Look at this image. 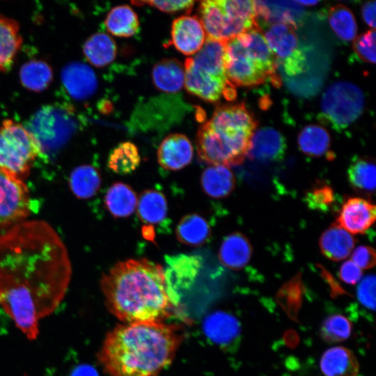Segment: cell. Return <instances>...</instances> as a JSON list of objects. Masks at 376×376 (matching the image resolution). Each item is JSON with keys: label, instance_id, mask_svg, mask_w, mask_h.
Instances as JSON below:
<instances>
[{"label": "cell", "instance_id": "cell-1", "mask_svg": "<svg viewBox=\"0 0 376 376\" xmlns=\"http://www.w3.org/2000/svg\"><path fill=\"white\" fill-rule=\"evenodd\" d=\"M72 275L68 250L40 220L22 221L0 235V307L33 340L39 320L63 299Z\"/></svg>", "mask_w": 376, "mask_h": 376}, {"label": "cell", "instance_id": "cell-2", "mask_svg": "<svg viewBox=\"0 0 376 376\" xmlns=\"http://www.w3.org/2000/svg\"><path fill=\"white\" fill-rule=\"evenodd\" d=\"M100 283L109 311L125 324L163 322L171 314L173 295L164 270L148 259L116 263Z\"/></svg>", "mask_w": 376, "mask_h": 376}, {"label": "cell", "instance_id": "cell-3", "mask_svg": "<svg viewBox=\"0 0 376 376\" xmlns=\"http://www.w3.org/2000/svg\"><path fill=\"white\" fill-rule=\"evenodd\" d=\"M182 337L173 325H118L106 336L97 359L110 376H158L173 360Z\"/></svg>", "mask_w": 376, "mask_h": 376}, {"label": "cell", "instance_id": "cell-4", "mask_svg": "<svg viewBox=\"0 0 376 376\" xmlns=\"http://www.w3.org/2000/svg\"><path fill=\"white\" fill-rule=\"evenodd\" d=\"M257 124L244 103L217 107L198 130L196 144L200 159L210 165L241 164Z\"/></svg>", "mask_w": 376, "mask_h": 376}, {"label": "cell", "instance_id": "cell-5", "mask_svg": "<svg viewBox=\"0 0 376 376\" xmlns=\"http://www.w3.org/2000/svg\"><path fill=\"white\" fill-rule=\"evenodd\" d=\"M43 152L40 143L24 126L11 119L0 125V171L23 180Z\"/></svg>", "mask_w": 376, "mask_h": 376}, {"label": "cell", "instance_id": "cell-6", "mask_svg": "<svg viewBox=\"0 0 376 376\" xmlns=\"http://www.w3.org/2000/svg\"><path fill=\"white\" fill-rule=\"evenodd\" d=\"M365 99L362 91L348 81L330 85L321 99L318 118L336 131L350 127L363 113Z\"/></svg>", "mask_w": 376, "mask_h": 376}, {"label": "cell", "instance_id": "cell-7", "mask_svg": "<svg viewBox=\"0 0 376 376\" xmlns=\"http://www.w3.org/2000/svg\"><path fill=\"white\" fill-rule=\"evenodd\" d=\"M72 110L63 105H48L33 116L27 128L37 139L42 150L63 144L75 130Z\"/></svg>", "mask_w": 376, "mask_h": 376}, {"label": "cell", "instance_id": "cell-8", "mask_svg": "<svg viewBox=\"0 0 376 376\" xmlns=\"http://www.w3.org/2000/svg\"><path fill=\"white\" fill-rule=\"evenodd\" d=\"M264 38L274 55L276 64L282 66L290 76L303 72L306 66L305 56L299 47L295 28L290 25L276 23L266 26Z\"/></svg>", "mask_w": 376, "mask_h": 376}, {"label": "cell", "instance_id": "cell-9", "mask_svg": "<svg viewBox=\"0 0 376 376\" xmlns=\"http://www.w3.org/2000/svg\"><path fill=\"white\" fill-rule=\"evenodd\" d=\"M31 211V196L23 180L0 171V229L24 221Z\"/></svg>", "mask_w": 376, "mask_h": 376}, {"label": "cell", "instance_id": "cell-10", "mask_svg": "<svg viewBox=\"0 0 376 376\" xmlns=\"http://www.w3.org/2000/svg\"><path fill=\"white\" fill-rule=\"evenodd\" d=\"M224 68L228 81L234 86H255L269 79L248 56L236 36L225 43Z\"/></svg>", "mask_w": 376, "mask_h": 376}, {"label": "cell", "instance_id": "cell-11", "mask_svg": "<svg viewBox=\"0 0 376 376\" xmlns=\"http://www.w3.org/2000/svg\"><path fill=\"white\" fill-rule=\"evenodd\" d=\"M184 68L185 86L189 93L210 102L218 101L221 96L227 100L236 98L235 86L228 79L219 78L201 68L192 62L191 57L185 60Z\"/></svg>", "mask_w": 376, "mask_h": 376}, {"label": "cell", "instance_id": "cell-12", "mask_svg": "<svg viewBox=\"0 0 376 376\" xmlns=\"http://www.w3.org/2000/svg\"><path fill=\"white\" fill-rule=\"evenodd\" d=\"M198 10V18L207 38L226 42L247 31L244 26L233 22L227 17L219 0L201 1Z\"/></svg>", "mask_w": 376, "mask_h": 376}, {"label": "cell", "instance_id": "cell-13", "mask_svg": "<svg viewBox=\"0 0 376 376\" xmlns=\"http://www.w3.org/2000/svg\"><path fill=\"white\" fill-rule=\"evenodd\" d=\"M375 206L361 197L347 198L343 203L337 224L349 233L363 234L374 224Z\"/></svg>", "mask_w": 376, "mask_h": 376}, {"label": "cell", "instance_id": "cell-14", "mask_svg": "<svg viewBox=\"0 0 376 376\" xmlns=\"http://www.w3.org/2000/svg\"><path fill=\"white\" fill-rule=\"evenodd\" d=\"M256 22L262 28L269 24L282 23L295 29L301 23L304 16L303 7L296 1H253Z\"/></svg>", "mask_w": 376, "mask_h": 376}, {"label": "cell", "instance_id": "cell-15", "mask_svg": "<svg viewBox=\"0 0 376 376\" xmlns=\"http://www.w3.org/2000/svg\"><path fill=\"white\" fill-rule=\"evenodd\" d=\"M206 34L195 15H182L174 19L171 26V43L185 55L197 53L203 47Z\"/></svg>", "mask_w": 376, "mask_h": 376}, {"label": "cell", "instance_id": "cell-16", "mask_svg": "<svg viewBox=\"0 0 376 376\" xmlns=\"http://www.w3.org/2000/svg\"><path fill=\"white\" fill-rule=\"evenodd\" d=\"M244 46L248 56L264 71L272 84H280L276 73V61L260 26H256L236 36Z\"/></svg>", "mask_w": 376, "mask_h": 376}, {"label": "cell", "instance_id": "cell-17", "mask_svg": "<svg viewBox=\"0 0 376 376\" xmlns=\"http://www.w3.org/2000/svg\"><path fill=\"white\" fill-rule=\"evenodd\" d=\"M284 136L277 130L265 127L253 133L247 156L260 162H274L281 159L286 150Z\"/></svg>", "mask_w": 376, "mask_h": 376}, {"label": "cell", "instance_id": "cell-18", "mask_svg": "<svg viewBox=\"0 0 376 376\" xmlns=\"http://www.w3.org/2000/svg\"><path fill=\"white\" fill-rule=\"evenodd\" d=\"M193 152L192 144L187 136L171 134L159 145L157 150L158 163L167 170H180L191 162Z\"/></svg>", "mask_w": 376, "mask_h": 376}, {"label": "cell", "instance_id": "cell-19", "mask_svg": "<svg viewBox=\"0 0 376 376\" xmlns=\"http://www.w3.org/2000/svg\"><path fill=\"white\" fill-rule=\"evenodd\" d=\"M61 79L68 93L76 100L89 98L97 88L94 71L83 63L73 62L65 66L61 73Z\"/></svg>", "mask_w": 376, "mask_h": 376}, {"label": "cell", "instance_id": "cell-20", "mask_svg": "<svg viewBox=\"0 0 376 376\" xmlns=\"http://www.w3.org/2000/svg\"><path fill=\"white\" fill-rule=\"evenodd\" d=\"M320 366L324 376H358L359 370L353 352L343 346L327 350L321 357Z\"/></svg>", "mask_w": 376, "mask_h": 376}, {"label": "cell", "instance_id": "cell-21", "mask_svg": "<svg viewBox=\"0 0 376 376\" xmlns=\"http://www.w3.org/2000/svg\"><path fill=\"white\" fill-rule=\"evenodd\" d=\"M251 244L246 235L235 232L227 235L222 241L219 258L226 267L240 269L245 267L252 256Z\"/></svg>", "mask_w": 376, "mask_h": 376}, {"label": "cell", "instance_id": "cell-22", "mask_svg": "<svg viewBox=\"0 0 376 376\" xmlns=\"http://www.w3.org/2000/svg\"><path fill=\"white\" fill-rule=\"evenodd\" d=\"M354 237L337 224H333L321 235L319 246L323 255L334 261L345 259L354 246Z\"/></svg>", "mask_w": 376, "mask_h": 376}, {"label": "cell", "instance_id": "cell-23", "mask_svg": "<svg viewBox=\"0 0 376 376\" xmlns=\"http://www.w3.org/2000/svg\"><path fill=\"white\" fill-rule=\"evenodd\" d=\"M22 44L18 22L0 13V71L11 67Z\"/></svg>", "mask_w": 376, "mask_h": 376}, {"label": "cell", "instance_id": "cell-24", "mask_svg": "<svg viewBox=\"0 0 376 376\" xmlns=\"http://www.w3.org/2000/svg\"><path fill=\"white\" fill-rule=\"evenodd\" d=\"M297 143L299 150L308 157L325 156L329 159L334 157L330 150L329 133L320 125L311 124L305 126L298 135Z\"/></svg>", "mask_w": 376, "mask_h": 376}, {"label": "cell", "instance_id": "cell-25", "mask_svg": "<svg viewBox=\"0 0 376 376\" xmlns=\"http://www.w3.org/2000/svg\"><path fill=\"white\" fill-rule=\"evenodd\" d=\"M201 185L207 195L214 198H221L228 196L233 191L235 178L227 166L212 165L202 172Z\"/></svg>", "mask_w": 376, "mask_h": 376}, {"label": "cell", "instance_id": "cell-26", "mask_svg": "<svg viewBox=\"0 0 376 376\" xmlns=\"http://www.w3.org/2000/svg\"><path fill=\"white\" fill-rule=\"evenodd\" d=\"M137 202V196L133 189L121 182L113 183L104 196L105 207L115 218H125L132 215Z\"/></svg>", "mask_w": 376, "mask_h": 376}, {"label": "cell", "instance_id": "cell-27", "mask_svg": "<svg viewBox=\"0 0 376 376\" xmlns=\"http://www.w3.org/2000/svg\"><path fill=\"white\" fill-rule=\"evenodd\" d=\"M154 85L160 91L173 93L185 85L184 65L175 58H165L157 63L152 69Z\"/></svg>", "mask_w": 376, "mask_h": 376}, {"label": "cell", "instance_id": "cell-28", "mask_svg": "<svg viewBox=\"0 0 376 376\" xmlns=\"http://www.w3.org/2000/svg\"><path fill=\"white\" fill-rule=\"evenodd\" d=\"M175 235L185 245L198 246L206 243L211 236V229L206 219L196 213L184 216L177 225Z\"/></svg>", "mask_w": 376, "mask_h": 376}, {"label": "cell", "instance_id": "cell-29", "mask_svg": "<svg viewBox=\"0 0 376 376\" xmlns=\"http://www.w3.org/2000/svg\"><path fill=\"white\" fill-rule=\"evenodd\" d=\"M204 328L208 337L221 345H227L235 341L240 333L237 319L223 312H217L208 317Z\"/></svg>", "mask_w": 376, "mask_h": 376}, {"label": "cell", "instance_id": "cell-30", "mask_svg": "<svg viewBox=\"0 0 376 376\" xmlns=\"http://www.w3.org/2000/svg\"><path fill=\"white\" fill-rule=\"evenodd\" d=\"M83 52L93 66L102 68L113 61L117 54L115 41L108 34L96 33L84 42Z\"/></svg>", "mask_w": 376, "mask_h": 376}, {"label": "cell", "instance_id": "cell-31", "mask_svg": "<svg viewBox=\"0 0 376 376\" xmlns=\"http://www.w3.org/2000/svg\"><path fill=\"white\" fill-rule=\"evenodd\" d=\"M166 260L167 285L173 281L182 285L189 284L196 276L201 263L199 257L185 254L167 256Z\"/></svg>", "mask_w": 376, "mask_h": 376}, {"label": "cell", "instance_id": "cell-32", "mask_svg": "<svg viewBox=\"0 0 376 376\" xmlns=\"http://www.w3.org/2000/svg\"><path fill=\"white\" fill-rule=\"evenodd\" d=\"M104 25L109 33L117 37H131L139 29L136 13L130 6L123 5L113 8L107 14Z\"/></svg>", "mask_w": 376, "mask_h": 376}, {"label": "cell", "instance_id": "cell-33", "mask_svg": "<svg viewBox=\"0 0 376 376\" xmlns=\"http://www.w3.org/2000/svg\"><path fill=\"white\" fill-rule=\"evenodd\" d=\"M137 214L139 219L147 224H158L166 217L168 205L165 196L155 189L144 190L137 202Z\"/></svg>", "mask_w": 376, "mask_h": 376}, {"label": "cell", "instance_id": "cell-34", "mask_svg": "<svg viewBox=\"0 0 376 376\" xmlns=\"http://www.w3.org/2000/svg\"><path fill=\"white\" fill-rule=\"evenodd\" d=\"M21 84L28 90L41 92L53 79L52 67L45 61L33 59L24 63L19 70Z\"/></svg>", "mask_w": 376, "mask_h": 376}, {"label": "cell", "instance_id": "cell-35", "mask_svg": "<svg viewBox=\"0 0 376 376\" xmlns=\"http://www.w3.org/2000/svg\"><path fill=\"white\" fill-rule=\"evenodd\" d=\"M102 180L100 172L91 165L75 168L70 175V187L79 198H90L98 191Z\"/></svg>", "mask_w": 376, "mask_h": 376}, {"label": "cell", "instance_id": "cell-36", "mask_svg": "<svg viewBox=\"0 0 376 376\" xmlns=\"http://www.w3.org/2000/svg\"><path fill=\"white\" fill-rule=\"evenodd\" d=\"M375 164L370 157H355L347 170L348 181L354 189L371 194L375 189Z\"/></svg>", "mask_w": 376, "mask_h": 376}, {"label": "cell", "instance_id": "cell-37", "mask_svg": "<svg viewBox=\"0 0 376 376\" xmlns=\"http://www.w3.org/2000/svg\"><path fill=\"white\" fill-rule=\"evenodd\" d=\"M141 157L136 146L130 141L120 143L110 152L107 161L113 172L125 175L133 172L139 165Z\"/></svg>", "mask_w": 376, "mask_h": 376}, {"label": "cell", "instance_id": "cell-38", "mask_svg": "<svg viewBox=\"0 0 376 376\" xmlns=\"http://www.w3.org/2000/svg\"><path fill=\"white\" fill-rule=\"evenodd\" d=\"M329 23L337 37L345 42L354 40L357 34V24L350 8L338 4L330 8Z\"/></svg>", "mask_w": 376, "mask_h": 376}, {"label": "cell", "instance_id": "cell-39", "mask_svg": "<svg viewBox=\"0 0 376 376\" xmlns=\"http://www.w3.org/2000/svg\"><path fill=\"white\" fill-rule=\"evenodd\" d=\"M352 329V323L346 317L340 314H333L323 321L320 334L328 343H340L348 339Z\"/></svg>", "mask_w": 376, "mask_h": 376}, {"label": "cell", "instance_id": "cell-40", "mask_svg": "<svg viewBox=\"0 0 376 376\" xmlns=\"http://www.w3.org/2000/svg\"><path fill=\"white\" fill-rule=\"evenodd\" d=\"M304 200L310 208L325 212L334 204L335 194L329 185L318 183L306 193Z\"/></svg>", "mask_w": 376, "mask_h": 376}, {"label": "cell", "instance_id": "cell-41", "mask_svg": "<svg viewBox=\"0 0 376 376\" xmlns=\"http://www.w3.org/2000/svg\"><path fill=\"white\" fill-rule=\"evenodd\" d=\"M353 50L359 60L374 64L375 63V31L368 30L354 40Z\"/></svg>", "mask_w": 376, "mask_h": 376}, {"label": "cell", "instance_id": "cell-42", "mask_svg": "<svg viewBox=\"0 0 376 376\" xmlns=\"http://www.w3.org/2000/svg\"><path fill=\"white\" fill-rule=\"evenodd\" d=\"M359 301L366 308L374 311L375 308V276H366L357 288Z\"/></svg>", "mask_w": 376, "mask_h": 376}, {"label": "cell", "instance_id": "cell-43", "mask_svg": "<svg viewBox=\"0 0 376 376\" xmlns=\"http://www.w3.org/2000/svg\"><path fill=\"white\" fill-rule=\"evenodd\" d=\"M195 1H139L132 2L136 6L148 5L169 13L182 10H185L189 13Z\"/></svg>", "mask_w": 376, "mask_h": 376}, {"label": "cell", "instance_id": "cell-44", "mask_svg": "<svg viewBox=\"0 0 376 376\" xmlns=\"http://www.w3.org/2000/svg\"><path fill=\"white\" fill-rule=\"evenodd\" d=\"M375 250L369 246H359L352 253V261L360 269H370L375 265Z\"/></svg>", "mask_w": 376, "mask_h": 376}, {"label": "cell", "instance_id": "cell-45", "mask_svg": "<svg viewBox=\"0 0 376 376\" xmlns=\"http://www.w3.org/2000/svg\"><path fill=\"white\" fill-rule=\"evenodd\" d=\"M338 275L344 283L354 285L361 279L362 270L354 262L347 260L341 265Z\"/></svg>", "mask_w": 376, "mask_h": 376}, {"label": "cell", "instance_id": "cell-46", "mask_svg": "<svg viewBox=\"0 0 376 376\" xmlns=\"http://www.w3.org/2000/svg\"><path fill=\"white\" fill-rule=\"evenodd\" d=\"M363 21L373 29L375 28V1H367L361 7Z\"/></svg>", "mask_w": 376, "mask_h": 376}, {"label": "cell", "instance_id": "cell-47", "mask_svg": "<svg viewBox=\"0 0 376 376\" xmlns=\"http://www.w3.org/2000/svg\"><path fill=\"white\" fill-rule=\"evenodd\" d=\"M69 376H99L97 370L88 364H79L75 366Z\"/></svg>", "mask_w": 376, "mask_h": 376}, {"label": "cell", "instance_id": "cell-48", "mask_svg": "<svg viewBox=\"0 0 376 376\" xmlns=\"http://www.w3.org/2000/svg\"><path fill=\"white\" fill-rule=\"evenodd\" d=\"M142 234L146 239L154 240V230L151 226H144L142 228Z\"/></svg>", "mask_w": 376, "mask_h": 376}, {"label": "cell", "instance_id": "cell-49", "mask_svg": "<svg viewBox=\"0 0 376 376\" xmlns=\"http://www.w3.org/2000/svg\"><path fill=\"white\" fill-rule=\"evenodd\" d=\"M299 4H300L301 6H315L316 4H318L319 3V1H313V0H310V1H296Z\"/></svg>", "mask_w": 376, "mask_h": 376}]
</instances>
